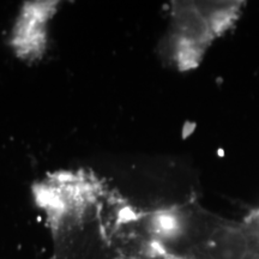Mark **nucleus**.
<instances>
[{"mask_svg": "<svg viewBox=\"0 0 259 259\" xmlns=\"http://www.w3.org/2000/svg\"><path fill=\"white\" fill-rule=\"evenodd\" d=\"M36 196L50 223L52 259H153L147 213L93 176H56Z\"/></svg>", "mask_w": 259, "mask_h": 259, "instance_id": "nucleus-1", "label": "nucleus"}, {"mask_svg": "<svg viewBox=\"0 0 259 259\" xmlns=\"http://www.w3.org/2000/svg\"><path fill=\"white\" fill-rule=\"evenodd\" d=\"M147 222L153 259H259V209L232 220L192 200Z\"/></svg>", "mask_w": 259, "mask_h": 259, "instance_id": "nucleus-2", "label": "nucleus"}, {"mask_svg": "<svg viewBox=\"0 0 259 259\" xmlns=\"http://www.w3.org/2000/svg\"><path fill=\"white\" fill-rule=\"evenodd\" d=\"M246 2H176L164 48L178 69L197 66L210 45L240 18Z\"/></svg>", "mask_w": 259, "mask_h": 259, "instance_id": "nucleus-3", "label": "nucleus"}]
</instances>
